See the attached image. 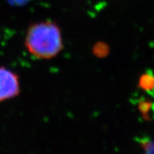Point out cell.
Masks as SVG:
<instances>
[{"label":"cell","instance_id":"5b68a950","mask_svg":"<svg viewBox=\"0 0 154 154\" xmlns=\"http://www.w3.org/2000/svg\"><path fill=\"white\" fill-rule=\"evenodd\" d=\"M109 47L103 42H99L96 44L93 48V53L96 57L99 58L106 57L109 54Z\"/></svg>","mask_w":154,"mask_h":154},{"label":"cell","instance_id":"7a4b0ae2","mask_svg":"<svg viewBox=\"0 0 154 154\" xmlns=\"http://www.w3.org/2000/svg\"><path fill=\"white\" fill-rule=\"evenodd\" d=\"M19 93L18 75L6 67L0 66V103L16 97Z\"/></svg>","mask_w":154,"mask_h":154},{"label":"cell","instance_id":"8992f818","mask_svg":"<svg viewBox=\"0 0 154 154\" xmlns=\"http://www.w3.org/2000/svg\"><path fill=\"white\" fill-rule=\"evenodd\" d=\"M140 145L143 149V154H154V140H141Z\"/></svg>","mask_w":154,"mask_h":154},{"label":"cell","instance_id":"52a82bcc","mask_svg":"<svg viewBox=\"0 0 154 154\" xmlns=\"http://www.w3.org/2000/svg\"><path fill=\"white\" fill-rule=\"evenodd\" d=\"M32 1H33V0H11V2L15 5L21 6L26 5V4Z\"/></svg>","mask_w":154,"mask_h":154},{"label":"cell","instance_id":"3957f363","mask_svg":"<svg viewBox=\"0 0 154 154\" xmlns=\"http://www.w3.org/2000/svg\"><path fill=\"white\" fill-rule=\"evenodd\" d=\"M138 87L149 95L154 96V74L151 70L143 73L140 76L138 84Z\"/></svg>","mask_w":154,"mask_h":154},{"label":"cell","instance_id":"277c9868","mask_svg":"<svg viewBox=\"0 0 154 154\" xmlns=\"http://www.w3.org/2000/svg\"><path fill=\"white\" fill-rule=\"evenodd\" d=\"M138 110L141 113L142 116L146 120H149L151 119V111L154 109V104L151 101L146 99H140L138 102Z\"/></svg>","mask_w":154,"mask_h":154},{"label":"cell","instance_id":"6da1fadb","mask_svg":"<svg viewBox=\"0 0 154 154\" xmlns=\"http://www.w3.org/2000/svg\"><path fill=\"white\" fill-rule=\"evenodd\" d=\"M24 44L29 52L36 59H52L63 49L60 28L50 20L34 23L28 28Z\"/></svg>","mask_w":154,"mask_h":154}]
</instances>
